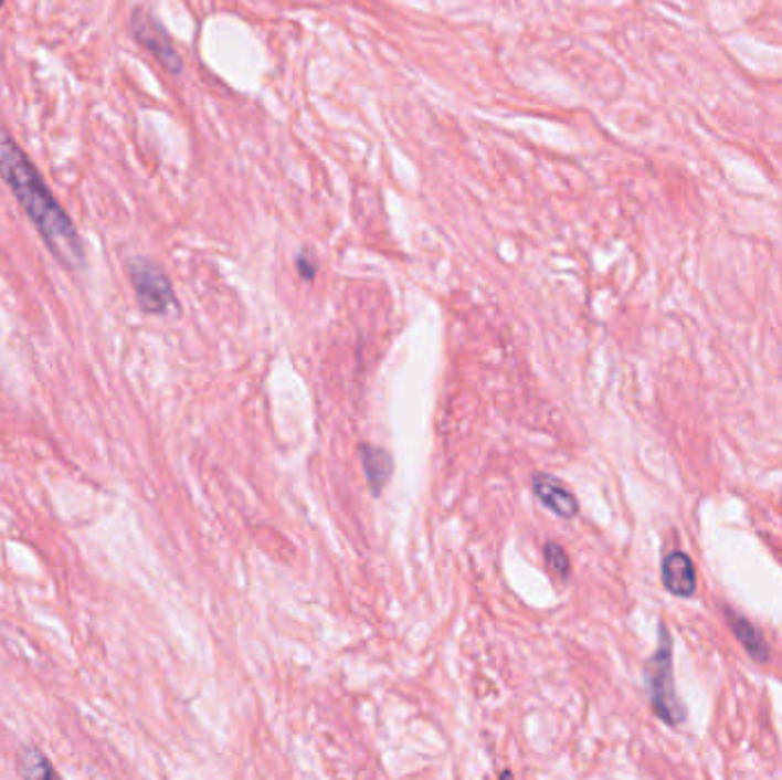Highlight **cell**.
Returning a JSON list of instances; mask_svg holds the SVG:
<instances>
[{
  "label": "cell",
  "instance_id": "obj_1",
  "mask_svg": "<svg viewBox=\"0 0 782 780\" xmlns=\"http://www.w3.org/2000/svg\"><path fill=\"white\" fill-rule=\"evenodd\" d=\"M0 177L10 186L57 264L67 271H83L87 254L74 220L57 204L40 170L32 166L3 124H0Z\"/></svg>",
  "mask_w": 782,
  "mask_h": 780
},
{
  "label": "cell",
  "instance_id": "obj_2",
  "mask_svg": "<svg viewBox=\"0 0 782 780\" xmlns=\"http://www.w3.org/2000/svg\"><path fill=\"white\" fill-rule=\"evenodd\" d=\"M645 679L652 709H655L657 717L668 726H681L687 721V707L679 700L673 682V639L664 623L659 625V645L657 653L647 662Z\"/></svg>",
  "mask_w": 782,
  "mask_h": 780
},
{
  "label": "cell",
  "instance_id": "obj_3",
  "mask_svg": "<svg viewBox=\"0 0 782 780\" xmlns=\"http://www.w3.org/2000/svg\"><path fill=\"white\" fill-rule=\"evenodd\" d=\"M128 277L134 284L138 305L147 314H168L177 307V296L172 282L149 259H130L128 262Z\"/></svg>",
  "mask_w": 782,
  "mask_h": 780
},
{
  "label": "cell",
  "instance_id": "obj_4",
  "mask_svg": "<svg viewBox=\"0 0 782 780\" xmlns=\"http://www.w3.org/2000/svg\"><path fill=\"white\" fill-rule=\"evenodd\" d=\"M130 35H134L136 42L145 46L170 74H181L183 60L172 38L168 35V30L156 21V17L145 10H136L130 14Z\"/></svg>",
  "mask_w": 782,
  "mask_h": 780
},
{
  "label": "cell",
  "instance_id": "obj_5",
  "mask_svg": "<svg viewBox=\"0 0 782 780\" xmlns=\"http://www.w3.org/2000/svg\"><path fill=\"white\" fill-rule=\"evenodd\" d=\"M662 579L668 593L675 598H694L698 581H696V566L689 555L684 551H670L662 566Z\"/></svg>",
  "mask_w": 782,
  "mask_h": 780
},
{
  "label": "cell",
  "instance_id": "obj_6",
  "mask_svg": "<svg viewBox=\"0 0 782 780\" xmlns=\"http://www.w3.org/2000/svg\"><path fill=\"white\" fill-rule=\"evenodd\" d=\"M533 493L536 499H540L551 513H557L559 517H574L579 513V502L577 497L568 491V487L549 474H536L533 476Z\"/></svg>",
  "mask_w": 782,
  "mask_h": 780
},
{
  "label": "cell",
  "instance_id": "obj_7",
  "mask_svg": "<svg viewBox=\"0 0 782 780\" xmlns=\"http://www.w3.org/2000/svg\"><path fill=\"white\" fill-rule=\"evenodd\" d=\"M726 619H728V625L732 628L737 641L743 645V650L748 655H751L755 662H767L769 660V645L764 641V636L760 634V630L753 625V623H748L746 619H741V615L732 609H726Z\"/></svg>",
  "mask_w": 782,
  "mask_h": 780
},
{
  "label": "cell",
  "instance_id": "obj_8",
  "mask_svg": "<svg viewBox=\"0 0 782 780\" xmlns=\"http://www.w3.org/2000/svg\"><path fill=\"white\" fill-rule=\"evenodd\" d=\"M362 458H364V470H367V478L371 483V491L380 493L391 476L394 461H391V456L384 449H378V446H364Z\"/></svg>",
  "mask_w": 782,
  "mask_h": 780
},
{
  "label": "cell",
  "instance_id": "obj_9",
  "mask_svg": "<svg viewBox=\"0 0 782 780\" xmlns=\"http://www.w3.org/2000/svg\"><path fill=\"white\" fill-rule=\"evenodd\" d=\"M19 767H21V773L28 776V778H51V776H55V769L35 749H28V751H23L19 756Z\"/></svg>",
  "mask_w": 782,
  "mask_h": 780
},
{
  "label": "cell",
  "instance_id": "obj_10",
  "mask_svg": "<svg viewBox=\"0 0 782 780\" xmlns=\"http://www.w3.org/2000/svg\"><path fill=\"white\" fill-rule=\"evenodd\" d=\"M545 559H547V566L549 570L566 579L570 575V561H568V555H566V549L559 545V542H547L545 547Z\"/></svg>",
  "mask_w": 782,
  "mask_h": 780
},
{
  "label": "cell",
  "instance_id": "obj_11",
  "mask_svg": "<svg viewBox=\"0 0 782 780\" xmlns=\"http://www.w3.org/2000/svg\"><path fill=\"white\" fill-rule=\"evenodd\" d=\"M298 271L303 273L305 280H311L314 273H316V271H314V264L307 262V256H300V259H298Z\"/></svg>",
  "mask_w": 782,
  "mask_h": 780
},
{
  "label": "cell",
  "instance_id": "obj_12",
  "mask_svg": "<svg viewBox=\"0 0 782 780\" xmlns=\"http://www.w3.org/2000/svg\"><path fill=\"white\" fill-rule=\"evenodd\" d=\"M3 3H6V0H0V8H3Z\"/></svg>",
  "mask_w": 782,
  "mask_h": 780
}]
</instances>
